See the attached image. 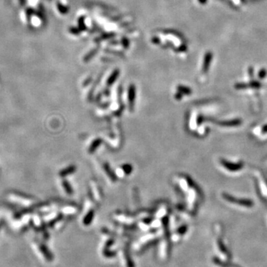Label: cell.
Returning a JSON list of instances; mask_svg holds the SVG:
<instances>
[{"label":"cell","instance_id":"obj_1","mask_svg":"<svg viewBox=\"0 0 267 267\" xmlns=\"http://www.w3.org/2000/svg\"><path fill=\"white\" fill-rule=\"evenodd\" d=\"M223 198L226 200L229 201L230 203H234V204H238V205H239V206H246V207H251V206H252V205H253L252 201H251L250 200L237 199V198H234V197H232L231 195H228L227 194H224Z\"/></svg>","mask_w":267,"mask_h":267},{"label":"cell","instance_id":"obj_2","mask_svg":"<svg viewBox=\"0 0 267 267\" xmlns=\"http://www.w3.org/2000/svg\"><path fill=\"white\" fill-rule=\"evenodd\" d=\"M222 166L230 172H237V171H240L243 168L241 164L240 163H234V162H231L226 160H223L221 162Z\"/></svg>","mask_w":267,"mask_h":267},{"label":"cell","instance_id":"obj_3","mask_svg":"<svg viewBox=\"0 0 267 267\" xmlns=\"http://www.w3.org/2000/svg\"><path fill=\"white\" fill-rule=\"evenodd\" d=\"M212 53L211 51H208L204 57V61H203V68L202 71L203 74H206L208 71V68H209L211 62H212Z\"/></svg>","mask_w":267,"mask_h":267},{"label":"cell","instance_id":"obj_4","mask_svg":"<svg viewBox=\"0 0 267 267\" xmlns=\"http://www.w3.org/2000/svg\"><path fill=\"white\" fill-rule=\"evenodd\" d=\"M266 74H267L266 70L265 69V68H262V69L260 70V72H259L258 74L259 78H260V79H264L265 77L266 76Z\"/></svg>","mask_w":267,"mask_h":267},{"label":"cell","instance_id":"obj_5","mask_svg":"<svg viewBox=\"0 0 267 267\" xmlns=\"http://www.w3.org/2000/svg\"><path fill=\"white\" fill-rule=\"evenodd\" d=\"M249 74H250L251 77H252V75H253V68L252 67H250L249 68Z\"/></svg>","mask_w":267,"mask_h":267},{"label":"cell","instance_id":"obj_6","mask_svg":"<svg viewBox=\"0 0 267 267\" xmlns=\"http://www.w3.org/2000/svg\"><path fill=\"white\" fill-rule=\"evenodd\" d=\"M199 2H200V3H201V4H205V3H207V0H199Z\"/></svg>","mask_w":267,"mask_h":267}]
</instances>
